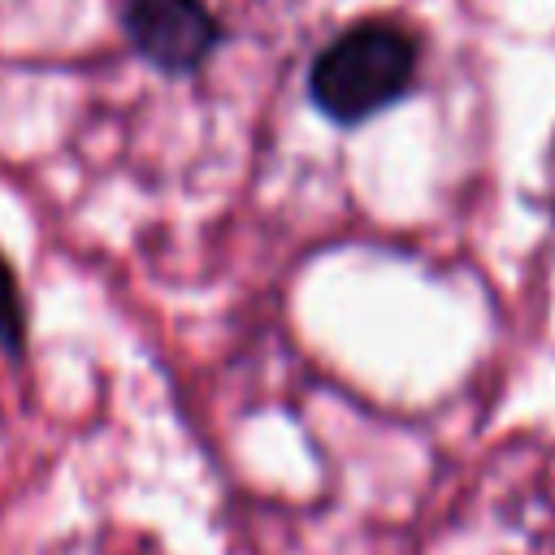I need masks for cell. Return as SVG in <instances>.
Returning <instances> with one entry per match:
<instances>
[{
    "mask_svg": "<svg viewBox=\"0 0 555 555\" xmlns=\"http://www.w3.org/2000/svg\"><path fill=\"white\" fill-rule=\"evenodd\" d=\"M421 69V43L408 26L364 17L338 30L308 65V100L334 126H364L395 108Z\"/></svg>",
    "mask_w": 555,
    "mask_h": 555,
    "instance_id": "cell-1",
    "label": "cell"
},
{
    "mask_svg": "<svg viewBox=\"0 0 555 555\" xmlns=\"http://www.w3.org/2000/svg\"><path fill=\"white\" fill-rule=\"evenodd\" d=\"M121 30L126 43L169 78L204 69L225 35L208 0H126Z\"/></svg>",
    "mask_w": 555,
    "mask_h": 555,
    "instance_id": "cell-2",
    "label": "cell"
},
{
    "mask_svg": "<svg viewBox=\"0 0 555 555\" xmlns=\"http://www.w3.org/2000/svg\"><path fill=\"white\" fill-rule=\"evenodd\" d=\"M0 351L13 364L26 360V304H22L17 273H13L4 251H0Z\"/></svg>",
    "mask_w": 555,
    "mask_h": 555,
    "instance_id": "cell-3",
    "label": "cell"
}]
</instances>
